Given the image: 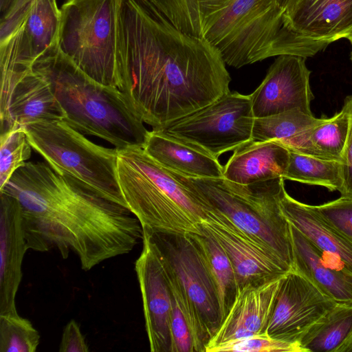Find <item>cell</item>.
Returning a JSON list of instances; mask_svg holds the SVG:
<instances>
[{
    "instance_id": "1",
    "label": "cell",
    "mask_w": 352,
    "mask_h": 352,
    "mask_svg": "<svg viewBox=\"0 0 352 352\" xmlns=\"http://www.w3.org/2000/svg\"><path fill=\"white\" fill-rule=\"evenodd\" d=\"M117 87L160 130L229 93L219 52L173 26L151 0H116Z\"/></svg>"
},
{
    "instance_id": "2",
    "label": "cell",
    "mask_w": 352,
    "mask_h": 352,
    "mask_svg": "<svg viewBox=\"0 0 352 352\" xmlns=\"http://www.w3.org/2000/svg\"><path fill=\"white\" fill-rule=\"evenodd\" d=\"M19 202L28 249L70 251L85 271L129 253L143 238L142 226L126 207L47 162H26L0 190Z\"/></svg>"
},
{
    "instance_id": "3",
    "label": "cell",
    "mask_w": 352,
    "mask_h": 352,
    "mask_svg": "<svg viewBox=\"0 0 352 352\" xmlns=\"http://www.w3.org/2000/svg\"><path fill=\"white\" fill-rule=\"evenodd\" d=\"M183 33L214 47L234 68L290 54L312 57L325 49L287 27L274 0H151Z\"/></svg>"
},
{
    "instance_id": "4",
    "label": "cell",
    "mask_w": 352,
    "mask_h": 352,
    "mask_svg": "<svg viewBox=\"0 0 352 352\" xmlns=\"http://www.w3.org/2000/svg\"><path fill=\"white\" fill-rule=\"evenodd\" d=\"M32 69L47 80L64 111L63 121L72 128L103 139L117 149L143 147L149 131L123 93L87 75L58 43Z\"/></svg>"
},
{
    "instance_id": "5",
    "label": "cell",
    "mask_w": 352,
    "mask_h": 352,
    "mask_svg": "<svg viewBox=\"0 0 352 352\" xmlns=\"http://www.w3.org/2000/svg\"><path fill=\"white\" fill-rule=\"evenodd\" d=\"M117 150L119 186L126 207L142 226L155 232L200 234L210 208L143 147Z\"/></svg>"
},
{
    "instance_id": "6",
    "label": "cell",
    "mask_w": 352,
    "mask_h": 352,
    "mask_svg": "<svg viewBox=\"0 0 352 352\" xmlns=\"http://www.w3.org/2000/svg\"><path fill=\"white\" fill-rule=\"evenodd\" d=\"M209 207L293 270L289 223L280 206L285 179L241 184L226 178H196L169 170Z\"/></svg>"
},
{
    "instance_id": "7",
    "label": "cell",
    "mask_w": 352,
    "mask_h": 352,
    "mask_svg": "<svg viewBox=\"0 0 352 352\" xmlns=\"http://www.w3.org/2000/svg\"><path fill=\"white\" fill-rule=\"evenodd\" d=\"M24 130L32 148L56 172L126 207L118 180L116 148L95 144L63 120L37 121Z\"/></svg>"
},
{
    "instance_id": "8",
    "label": "cell",
    "mask_w": 352,
    "mask_h": 352,
    "mask_svg": "<svg viewBox=\"0 0 352 352\" xmlns=\"http://www.w3.org/2000/svg\"><path fill=\"white\" fill-rule=\"evenodd\" d=\"M60 13V51L96 81L117 87L116 1L67 0Z\"/></svg>"
},
{
    "instance_id": "9",
    "label": "cell",
    "mask_w": 352,
    "mask_h": 352,
    "mask_svg": "<svg viewBox=\"0 0 352 352\" xmlns=\"http://www.w3.org/2000/svg\"><path fill=\"white\" fill-rule=\"evenodd\" d=\"M254 118L250 96L230 91L160 131L219 160L252 140Z\"/></svg>"
},
{
    "instance_id": "10",
    "label": "cell",
    "mask_w": 352,
    "mask_h": 352,
    "mask_svg": "<svg viewBox=\"0 0 352 352\" xmlns=\"http://www.w3.org/2000/svg\"><path fill=\"white\" fill-rule=\"evenodd\" d=\"M60 15L56 0H34L16 28L0 41V109L34 63L58 43Z\"/></svg>"
},
{
    "instance_id": "11",
    "label": "cell",
    "mask_w": 352,
    "mask_h": 352,
    "mask_svg": "<svg viewBox=\"0 0 352 352\" xmlns=\"http://www.w3.org/2000/svg\"><path fill=\"white\" fill-rule=\"evenodd\" d=\"M153 235L210 340L222 322L220 301L215 284L192 238L190 233L153 232Z\"/></svg>"
},
{
    "instance_id": "12",
    "label": "cell",
    "mask_w": 352,
    "mask_h": 352,
    "mask_svg": "<svg viewBox=\"0 0 352 352\" xmlns=\"http://www.w3.org/2000/svg\"><path fill=\"white\" fill-rule=\"evenodd\" d=\"M143 229V247L135 263L145 327L152 352H172V294L164 254L153 232Z\"/></svg>"
},
{
    "instance_id": "13",
    "label": "cell",
    "mask_w": 352,
    "mask_h": 352,
    "mask_svg": "<svg viewBox=\"0 0 352 352\" xmlns=\"http://www.w3.org/2000/svg\"><path fill=\"white\" fill-rule=\"evenodd\" d=\"M338 304L295 270L281 279L267 334L299 342L305 333Z\"/></svg>"
},
{
    "instance_id": "14",
    "label": "cell",
    "mask_w": 352,
    "mask_h": 352,
    "mask_svg": "<svg viewBox=\"0 0 352 352\" xmlns=\"http://www.w3.org/2000/svg\"><path fill=\"white\" fill-rule=\"evenodd\" d=\"M305 60L296 55L277 56L261 83L250 94L255 118L295 109L312 114L310 104L314 97Z\"/></svg>"
},
{
    "instance_id": "15",
    "label": "cell",
    "mask_w": 352,
    "mask_h": 352,
    "mask_svg": "<svg viewBox=\"0 0 352 352\" xmlns=\"http://www.w3.org/2000/svg\"><path fill=\"white\" fill-rule=\"evenodd\" d=\"M210 208L206 220L201 224L214 234L230 258L238 290L273 280L292 270L251 240L226 215Z\"/></svg>"
},
{
    "instance_id": "16",
    "label": "cell",
    "mask_w": 352,
    "mask_h": 352,
    "mask_svg": "<svg viewBox=\"0 0 352 352\" xmlns=\"http://www.w3.org/2000/svg\"><path fill=\"white\" fill-rule=\"evenodd\" d=\"M283 276L261 285H248L239 289L230 309L210 339L206 352L230 341L267 334L276 297Z\"/></svg>"
},
{
    "instance_id": "17",
    "label": "cell",
    "mask_w": 352,
    "mask_h": 352,
    "mask_svg": "<svg viewBox=\"0 0 352 352\" xmlns=\"http://www.w3.org/2000/svg\"><path fill=\"white\" fill-rule=\"evenodd\" d=\"M0 315L14 314L28 247L19 202L5 192H0Z\"/></svg>"
},
{
    "instance_id": "18",
    "label": "cell",
    "mask_w": 352,
    "mask_h": 352,
    "mask_svg": "<svg viewBox=\"0 0 352 352\" xmlns=\"http://www.w3.org/2000/svg\"><path fill=\"white\" fill-rule=\"evenodd\" d=\"M285 19L298 37L328 46L352 31V0H298Z\"/></svg>"
},
{
    "instance_id": "19",
    "label": "cell",
    "mask_w": 352,
    "mask_h": 352,
    "mask_svg": "<svg viewBox=\"0 0 352 352\" xmlns=\"http://www.w3.org/2000/svg\"><path fill=\"white\" fill-rule=\"evenodd\" d=\"M289 223V222H288ZM296 270L338 305L352 306V272L343 264H328L324 254L289 223Z\"/></svg>"
},
{
    "instance_id": "20",
    "label": "cell",
    "mask_w": 352,
    "mask_h": 352,
    "mask_svg": "<svg viewBox=\"0 0 352 352\" xmlns=\"http://www.w3.org/2000/svg\"><path fill=\"white\" fill-rule=\"evenodd\" d=\"M1 131L41 120H63L64 111L47 80L32 69L14 87L0 110Z\"/></svg>"
},
{
    "instance_id": "21",
    "label": "cell",
    "mask_w": 352,
    "mask_h": 352,
    "mask_svg": "<svg viewBox=\"0 0 352 352\" xmlns=\"http://www.w3.org/2000/svg\"><path fill=\"white\" fill-rule=\"evenodd\" d=\"M289 160V151L281 144L250 140L233 151L223 166V177L241 184L283 178Z\"/></svg>"
},
{
    "instance_id": "22",
    "label": "cell",
    "mask_w": 352,
    "mask_h": 352,
    "mask_svg": "<svg viewBox=\"0 0 352 352\" xmlns=\"http://www.w3.org/2000/svg\"><path fill=\"white\" fill-rule=\"evenodd\" d=\"M143 148L170 171L196 178L223 177V166L218 159L160 130L148 131Z\"/></svg>"
},
{
    "instance_id": "23",
    "label": "cell",
    "mask_w": 352,
    "mask_h": 352,
    "mask_svg": "<svg viewBox=\"0 0 352 352\" xmlns=\"http://www.w3.org/2000/svg\"><path fill=\"white\" fill-rule=\"evenodd\" d=\"M280 206L287 221L305 238L352 272V239L327 223L310 205L289 195L285 188L280 197Z\"/></svg>"
},
{
    "instance_id": "24",
    "label": "cell",
    "mask_w": 352,
    "mask_h": 352,
    "mask_svg": "<svg viewBox=\"0 0 352 352\" xmlns=\"http://www.w3.org/2000/svg\"><path fill=\"white\" fill-rule=\"evenodd\" d=\"M349 129V116L343 106L331 118L310 127L293 138L285 146L304 155L329 161L342 162Z\"/></svg>"
},
{
    "instance_id": "25",
    "label": "cell",
    "mask_w": 352,
    "mask_h": 352,
    "mask_svg": "<svg viewBox=\"0 0 352 352\" xmlns=\"http://www.w3.org/2000/svg\"><path fill=\"white\" fill-rule=\"evenodd\" d=\"M199 229L200 234H190L215 284L223 321L238 292L234 270L227 253L214 234L201 223Z\"/></svg>"
},
{
    "instance_id": "26",
    "label": "cell",
    "mask_w": 352,
    "mask_h": 352,
    "mask_svg": "<svg viewBox=\"0 0 352 352\" xmlns=\"http://www.w3.org/2000/svg\"><path fill=\"white\" fill-rule=\"evenodd\" d=\"M352 333V306L337 305L299 341L305 352L336 350Z\"/></svg>"
},
{
    "instance_id": "27",
    "label": "cell",
    "mask_w": 352,
    "mask_h": 352,
    "mask_svg": "<svg viewBox=\"0 0 352 352\" xmlns=\"http://www.w3.org/2000/svg\"><path fill=\"white\" fill-rule=\"evenodd\" d=\"M289 151V160L283 176L285 180L321 186L340 191L343 184L342 163Z\"/></svg>"
},
{
    "instance_id": "28",
    "label": "cell",
    "mask_w": 352,
    "mask_h": 352,
    "mask_svg": "<svg viewBox=\"0 0 352 352\" xmlns=\"http://www.w3.org/2000/svg\"><path fill=\"white\" fill-rule=\"evenodd\" d=\"M324 118H316L298 109L254 118L252 140L274 141L285 146L305 130L322 122Z\"/></svg>"
},
{
    "instance_id": "29",
    "label": "cell",
    "mask_w": 352,
    "mask_h": 352,
    "mask_svg": "<svg viewBox=\"0 0 352 352\" xmlns=\"http://www.w3.org/2000/svg\"><path fill=\"white\" fill-rule=\"evenodd\" d=\"M0 190L13 174L25 164L31 156L32 146L24 126L16 124L1 131L0 139Z\"/></svg>"
},
{
    "instance_id": "30",
    "label": "cell",
    "mask_w": 352,
    "mask_h": 352,
    "mask_svg": "<svg viewBox=\"0 0 352 352\" xmlns=\"http://www.w3.org/2000/svg\"><path fill=\"white\" fill-rule=\"evenodd\" d=\"M40 342L38 331L18 313L0 315V352H34Z\"/></svg>"
},
{
    "instance_id": "31",
    "label": "cell",
    "mask_w": 352,
    "mask_h": 352,
    "mask_svg": "<svg viewBox=\"0 0 352 352\" xmlns=\"http://www.w3.org/2000/svg\"><path fill=\"white\" fill-rule=\"evenodd\" d=\"M305 352L299 342L272 338L268 335L252 336L219 344L208 352Z\"/></svg>"
},
{
    "instance_id": "32",
    "label": "cell",
    "mask_w": 352,
    "mask_h": 352,
    "mask_svg": "<svg viewBox=\"0 0 352 352\" xmlns=\"http://www.w3.org/2000/svg\"><path fill=\"white\" fill-rule=\"evenodd\" d=\"M310 206L327 223L352 239V197L341 196L320 205Z\"/></svg>"
},
{
    "instance_id": "33",
    "label": "cell",
    "mask_w": 352,
    "mask_h": 352,
    "mask_svg": "<svg viewBox=\"0 0 352 352\" xmlns=\"http://www.w3.org/2000/svg\"><path fill=\"white\" fill-rule=\"evenodd\" d=\"M349 116V129L342 162L343 184L341 196L352 197V96L346 97L343 105Z\"/></svg>"
},
{
    "instance_id": "34",
    "label": "cell",
    "mask_w": 352,
    "mask_h": 352,
    "mask_svg": "<svg viewBox=\"0 0 352 352\" xmlns=\"http://www.w3.org/2000/svg\"><path fill=\"white\" fill-rule=\"evenodd\" d=\"M34 0H12L1 20L0 41L6 38L19 25Z\"/></svg>"
},
{
    "instance_id": "35",
    "label": "cell",
    "mask_w": 352,
    "mask_h": 352,
    "mask_svg": "<svg viewBox=\"0 0 352 352\" xmlns=\"http://www.w3.org/2000/svg\"><path fill=\"white\" fill-rule=\"evenodd\" d=\"M60 352H87L88 345L77 322L71 320L65 327L60 343Z\"/></svg>"
},
{
    "instance_id": "36",
    "label": "cell",
    "mask_w": 352,
    "mask_h": 352,
    "mask_svg": "<svg viewBox=\"0 0 352 352\" xmlns=\"http://www.w3.org/2000/svg\"><path fill=\"white\" fill-rule=\"evenodd\" d=\"M280 9L285 13V16L294 8L298 0H274Z\"/></svg>"
},
{
    "instance_id": "37",
    "label": "cell",
    "mask_w": 352,
    "mask_h": 352,
    "mask_svg": "<svg viewBox=\"0 0 352 352\" xmlns=\"http://www.w3.org/2000/svg\"><path fill=\"white\" fill-rule=\"evenodd\" d=\"M336 352H352V333Z\"/></svg>"
},
{
    "instance_id": "38",
    "label": "cell",
    "mask_w": 352,
    "mask_h": 352,
    "mask_svg": "<svg viewBox=\"0 0 352 352\" xmlns=\"http://www.w3.org/2000/svg\"><path fill=\"white\" fill-rule=\"evenodd\" d=\"M12 0H0V10L2 13H5L8 9Z\"/></svg>"
},
{
    "instance_id": "39",
    "label": "cell",
    "mask_w": 352,
    "mask_h": 352,
    "mask_svg": "<svg viewBox=\"0 0 352 352\" xmlns=\"http://www.w3.org/2000/svg\"><path fill=\"white\" fill-rule=\"evenodd\" d=\"M346 38L349 39V41H350L351 45H352V31L347 36ZM351 60H352V54H351Z\"/></svg>"
}]
</instances>
